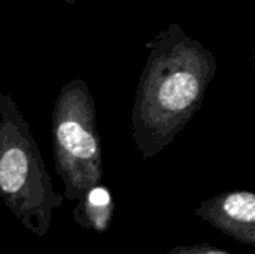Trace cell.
I'll list each match as a JSON object with an SVG mask.
<instances>
[{
  "label": "cell",
  "instance_id": "8992f818",
  "mask_svg": "<svg viewBox=\"0 0 255 254\" xmlns=\"http://www.w3.org/2000/svg\"><path fill=\"white\" fill-rule=\"evenodd\" d=\"M166 254H233L227 250L218 249L215 246H211L208 243L194 244V246H178Z\"/></svg>",
  "mask_w": 255,
  "mask_h": 254
},
{
  "label": "cell",
  "instance_id": "277c9868",
  "mask_svg": "<svg viewBox=\"0 0 255 254\" xmlns=\"http://www.w3.org/2000/svg\"><path fill=\"white\" fill-rule=\"evenodd\" d=\"M196 216L235 241L255 247V195L230 190L203 201Z\"/></svg>",
  "mask_w": 255,
  "mask_h": 254
},
{
  "label": "cell",
  "instance_id": "3957f363",
  "mask_svg": "<svg viewBox=\"0 0 255 254\" xmlns=\"http://www.w3.org/2000/svg\"><path fill=\"white\" fill-rule=\"evenodd\" d=\"M51 136L55 171L64 186L63 196L76 202L85 190L103 180L96 105L84 79H72L58 93L52 108Z\"/></svg>",
  "mask_w": 255,
  "mask_h": 254
},
{
  "label": "cell",
  "instance_id": "52a82bcc",
  "mask_svg": "<svg viewBox=\"0 0 255 254\" xmlns=\"http://www.w3.org/2000/svg\"><path fill=\"white\" fill-rule=\"evenodd\" d=\"M66 3H69V4H76V1H79V0H64Z\"/></svg>",
  "mask_w": 255,
  "mask_h": 254
},
{
  "label": "cell",
  "instance_id": "6da1fadb",
  "mask_svg": "<svg viewBox=\"0 0 255 254\" xmlns=\"http://www.w3.org/2000/svg\"><path fill=\"white\" fill-rule=\"evenodd\" d=\"M131 109V135L148 160L163 151L200 109L218 64L214 54L170 24L146 43Z\"/></svg>",
  "mask_w": 255,
  "mask_h": 254
},
{
  "label": "cell",
  "instance_id": "5b68a950",
  "mask_svg": "<svg viewBox=\"0 0 255 254\" xmlns=\"http://www.w3.org/2000/svg\"><path fill=\"white\" fill-rule=\"evenodd\" d=\"M75 204L73 220L82 229L93 231L96 234H105L109 229L114 219L115 202L106 186L100 183L90 187Z\"/></svg>",
  "mask_w": 255,
  "mask_h": 254
},
{
  "label": "cell",
  "instance_id": "7a4b0ae2",
  "mask_svg": "<svg viewBox=\"0 0 255 254\" xmlns=\"http://www.w3.org/2000/svg\"><path fill=\"white\" fill-rule=\"evenodd\" d=\"M0 199L33 235L43 238L64 196L52 187L40 150L16 102L0 93Z\"/></svg>",
  "mask_w": 255,
  "mask_h": 254
}]
</instances>
